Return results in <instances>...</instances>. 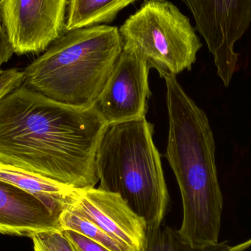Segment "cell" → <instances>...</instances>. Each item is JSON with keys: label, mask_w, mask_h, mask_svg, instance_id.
<instances>
[{"label": "cell", "mask_w": 251, "mask_h": 251, "mask_svg": "<svg viewBox=\"0 0 251 251\" xmlns=\"http://www.w3.org/2000/svg\"><path fill=\"white\" fill-rule=\"evenodd\" d=\"M122 50L117 26L66 31L23 71V85L63 104L94 108Z\"/></svg>", "instance_id": "cell-3"}, {"label": "cell", "mask_w": 251, "mask_h": 251, "mask_svg": "<svg viewBox=\"0 0 251 251\" xmlns=\"http://www.w3.org/2000/svg\"><path fill=\"white\" fill-rule=\"evenodd\" d=\"M0 180L41 199L65 206L74 203L79 190L0 161Z\"/></svg>", "instance_id": "cell-11"}, {"label": "cell", "mask_w": 251, "mask_h": 251, "mask_svg": "<svg viewBox=\"0 0 251 251\" xmlns=\"http://www.w3.org/2000/svg\"><path fill=\"white\" fill-rule=\"evenodd\" d=\"M191 12L226 87L237 69L234 47L251 25V0H182Z\"/></svg>", "instance_id": "cell-6"}, {"label": "cell", "mask_w": 251, "mask_h": 251, "mask_svg": "<svg viewBox=\"0 0 251 251\" xmlns=\"http://www.w3.org/2000/svg\"><path fill=\"white\" fill-rule=\"evenodd\" d=\"M23 83V71L16 68L4 70V74L0 76V100Z\"/></svg>", "instance_id": "cell-16"}, {"label": "cell", "mask_w": 251, "mask_h": 251, "mask_svg": "<svg viewBox=\"0 0 251 251\" xmlns=\"http://www.w3.org/2000/svg\"><path fill=\"white\" fill-rule=\"evenodd\" d=\"M251 247V239L235 246L228 242L196 247L181 239L177 230L160 225L148 228L144 251H245Z\"/></svg>", "instance_id": "cell-13"}, {"label": "cell", "mask_w": 251, "mask_h": 251, "mask_svg": "<svg viewBox=\"0 0 251 251\" xmlns=\"http://www.w3.org/2000/svg\"><path fill=\"white\" fill-rule=\"evenodd\" d=\"M60 224L62 231L71 230L79 233L110 251H132L82 215L73 203L62 212Z\"/></svg>", "instance_id": "cell-14"}, {"label": "cell", "mask_w": 251, "mask_h": 251, "mask_svg": "<svg viewBox=\"0 0 251 251\" xmlns=\"http://www.w3.org/2000/svg\"><path fill=\"white\" fill-rule=\"evenodd\" d=\"M166 84L169 133L167 159L183 205L178 234L196 247L219 243L224 199L218 181L213 132L206 113L187 95L176 76Z\"/></svg>", "instance_id": "cell-2"}, {"label": "cell", "mask_w": 251, "mask_h": 251, "mask_svg": "<svg viewBox=\"0 0 251 251\" xmlns=\"http://www.w3.org/2000/svg\"><path fill=\"white\" fill-rule=\"evenodd\" d=\"M30 238L34 251H75L62 230L42 231Z\"/></svg>", "instance_id": "cell-15"}, {"label": "cell", "mask_w": 251, "mask_h": 251, "mask_svg": "<svg viewBox=\"0 0 251 251\" xmlns=\"http://www.w3.org/2000/svg\"><path fill=\"white\" fill-rule=\"evenodd\" d=\"M75 251H110L88 237L71 230H63Z\"/></svg>", "instance_id": "cell-17"}, {"label": "cell", "mask_w": 251, "mask_h": 251, "mask_svg": "<svg viewBox=\"0 0 251 251\" xmlns=\"http://www.w3.org/2000/svg\"><path fill=\"white\" fill-rule=\"evenodd\" d=\"M68 206L0 180V234L31 237L42 231L61 230L60 215Z\"/></svg>", "instance_id": "cell-10"}, {"label": "cell", "mask_w": 251, "mask_h": 251, "mask_svg": "<svg viewBox=\"0 0 251 251\" xmlns=\"http://www.w3.org/2000/svg\"><path fill=\"white\" fill-rule=\"evenodd\" d=\"M149 70L143 59L122 50L94 107L107 125L146 118Z\"/></svg>", "instance_id": "cell-8"}, {"label": "cell", "mask_w": 251, "mask_h": 251, "mask_svg": "<svg viewBox=\"0 0 251 251\" xmlns=\"http://www.w3.org/2000/svg\"><path fill=\"white\" fill-rule=\"evenodd\" d=\"M119 31L123 50L137 54L163 79L190 70L202 47L190 19L168 0H146Z\"/></svg>", "instance_id": "cell-5"}, {"label": "cell", "mask_w": 251, "mask_h": 251, "mask_svg": "<svg viewBox=\"0 0 251 251\" xmlns=\"http://www.w3.org/2000/svg\"><path fill=\"white\" fill-rule=\"evenodd\" d=\"M146 118L106 126L96 152L98 189L120 196L148 228L162 225L169 195Z\"/></svg>", "instance_id": "cell-4"}, {"label": "cell", "mask_w": 251, "mask_h": 251, "mask_svg": "<svg viewBox=\"0 0 251 251\" xmlns=\"http://www.w3.org/2000/svg\"><path fill=\"white\" fill-rule=\"evenodd\" d=\"M74 206L109 235L132 251H144L148 226L125 201L98 188L79 190Z\"/></svg>", "instance_id": "cell-9"}, {"label": "cell", "mask_w": 251, "mask_h": 251, "mask_svg": "<svg viewBox=\"0 0 251 251\" xmlns=\"http://www.w3.org/2000/svg\"><path fill=\"white\" fill-rule=\"evenodd\" d=\"M137 0H72L68 10L66 31L107 25L125 7Z\"/></svg>", "instance_id": "cell-12"}, {"label": "cell", "mask_w": 251, "mask_h": 251, "mask_svg": "<svg viewBox=\"0 0 251 251\" xmlns=\"http://www.w3.org/2000/svg\"><path fill=\"white\" fill-rule=\"evenodd\" d=\"M72 0H0L3 23L18 55L44 52L66 32Z\"/></svg>", "instance_id": "cell-7"}, {"label": "cell", "mask_w": 251, "mask_h": 251, "mask_svg": "<svg viewBox=\"0 0 251 251\" xmlns=\"http://www.w3.org/2000/svg\"><path fill=\"white\" fill-rule=\"evenodd\" d=\"M107 125L94 107L76 108L21 85L0 100V161L76 190L94 188Z\"/></svg>", "instance_id": "cell-1"}, {"label": "cell", "mask_w": 251, "mask_h": 251, "mask_svg": "<svg viewBox=\"0 0 251 251\" xmlns=\"http://www.w3.org/2000/svg\"><path fill=\"white\" fill-rule=\"evenodd\" d=\"M14 54L13 46L7 35L0 13V69L4 63H7Z\"/></svg>", "instance_id": "cell-18"}]
</instances>
